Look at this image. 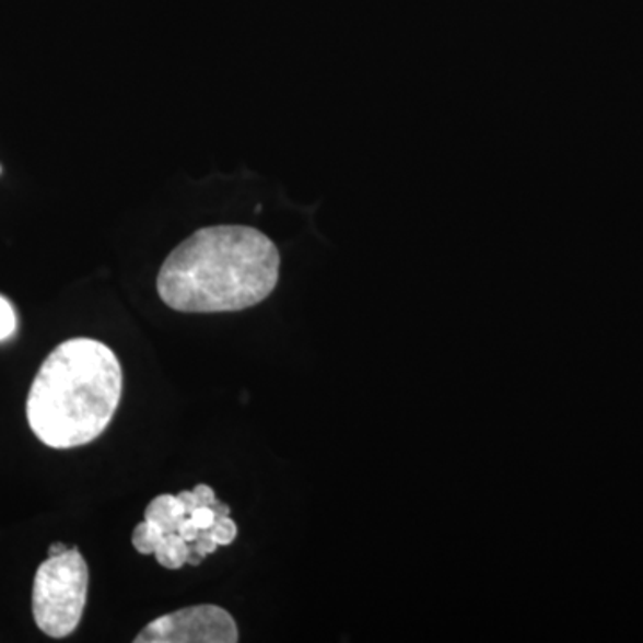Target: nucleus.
<instances>
[{"mask_svg":"<svg viewBox=\"0 0 643 643\" xmlns=\"http://www.w3.org/2000/svg\"><path fill=\"white\" fill-rule=\"evenodd\" d=\"M238 626L227 609L214 605L188 606L152 620L135 643H236Z\"/></svg>","mask_w":643,"mask_h":643,"instance_id":"obj_5","label":"nucleus"},{"mask_svg":"<svg viewBox=\"0 0 643 643\" xmlns=\"http://www.w3.org/2000/svg\"><path fill=\"white\" fill-rule=\"evenodd\" d=\"M213 493V488L208 484H197L194 490H183L177 495L161 493L149 502L143 513L147 529L157 535L180 536L190 546L191 566H199L219 547L231 546L238 536V526L230 515L220 517L208 531L200 529L191 518V510Z\"/></svg>","mask_w":643,"mask_h":643,"instance_id":"obj_4","label":"nucleus"},{"mask_svg":"<svg viewBox=\"0 0 643 643\" xmlns=\"http://www.w3.org/2000/svg\"><path fill=\"white\" fill-rule=\"evenodd\" d=\"M89 563L75 547L49 556L38 566L33 617L42 633L50 639H67L78 629L89 600Z\"/></svg>","mask_w":643,"mask_h":643,"instance_id":"obj_3","label":"nucleus"},{"mask_svg":"<svg viewBox=\"0 0 643 643\" xmlns=\"http://www.w3.org/2000/svg\"><path fill=\"white\" fill-rule=\"evenodd\" d=\"M272 239L247 225L196 231L157 273L161 301L180 313H231L264 303L279 281Z\"/></svg>","mask_w":643,"mask_h":643,"instance_id":"obj_1","label":"nucleus"},{"mask_svg":"<svg viewBox=\"0 0 643 643\" xmlns=\"http://www.w3.org/2000/svg\"><path fill=\"white\" fill-rule=\"evenodd\" d=\"M122 388V365L103 341H63L45 358L31 385L25 402L31 431L59 451L92 444L112 424Z\"/></svg>","mask_w":643,"mask_h":643,"instance_id":"obj_2","label":"nucleus"},{"mask_svg":"<svg viewBox=\"0 0 643 643\" xmlns=\"http://www.w3.org/2000/svg\"><path fill=\"white\" fill-rule=\"evenodd\" d=\"M67 549H69V547L63 546V543H54V546H50L49 556L61 554V552L67 551Z\"/></svg>","mask_w":643,"mask_h":643,"instance_id":"obj_7","label":"nucleus"},{"mask_svg":"<svg viewBox=\"0 0 643 643\" xmlns=\"http://www.w3.org/2000/svg\"><path fill=\"white\" fill-rule=\"evenodd\" d=\"M16 317L8 301L0 295V341L10 338L15 332Z\"/></svg>","mask_w":643,"mask_h":643,"instance_id":"obj_6","label":"nucleus"}]
</instances>
